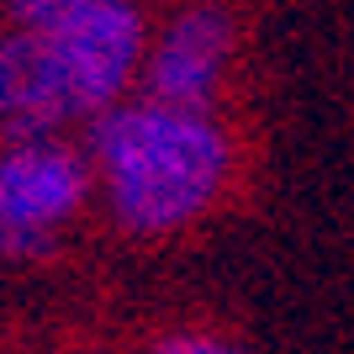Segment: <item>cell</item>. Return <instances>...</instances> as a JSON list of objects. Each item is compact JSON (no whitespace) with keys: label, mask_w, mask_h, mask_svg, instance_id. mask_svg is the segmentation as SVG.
I'll return each instance as SVG.
<instances>
[{"label":"cell","mask_w":354,"mask_h":354,"mask_svg":"<svg viewBox=\"0 0 354 354\" xmlns=\"http://www.w3.org/2000/svg\"><path fill=\"white\" fill-rule=\"evenodd\" d=\"M227 53H233V16L222 6H191L185 16L169 21V32L148 59V101L207 117L217 101Z\"/></svg>","instance_id":"277c9868"},{"label":"cell","mask_w":354,"mask_h":354,"mask_svg":"<svg viewBox=\"0 0 354 354\" xmlns=\"http://www.w3.org/2000/svg\"><path fill=\"white\" fill-rule=\"evenodd\" d=\"M85 6H95V0H11V11H16L21 27H53V21L85 11Z\"/></svg>","instance_id":"8992f818"},{"label":"cell","mask_w":354,"mask_h":354,"mask_svg":"<svg viewBox=\"0 0 354 354\" xmlns=\"http://www.w3.org/2000/svg\"><path fill=\"white\" fill-rule=\"evenodd\" d=\"M90 153L101 169L111 217L138 238L191 227L217 201L233 148L212 117L169 106H111L90 127Z\"/></svg>","instance_id":"6da1fadb"},{"label":"cell","mask_w":354,"mask_h":354,"mask_svg":"<svg viewBox=\"0 0 354 354\" xmlns=\"http://www.w3.org/2000/svg\"><path fill=\"white\" fill-rule=\"evenodd\" d=\"M148 354H243V349L217 339V333H164Z\"/></svg>","instance_id":"52a82bcc"},{"label":"cell","mask_w":354,"mask_h":354,"mask_svg":"<svg viewBox=\"0 0 354 354\" xmlns=\"http://www.w3.org/2000/svg\"><path fill=\"white\" fill-rule=\"evenodd\" d=\"M48 43L59 53V74L69 90L74 117H101L122 101V90L133 85L138 59H143V16L133 0L117 6H85V11L53 21Z\"/></svg>","instance_id":"3957f363"},{"label":"cell","mask_w":354,"mask_h":354,"mask_svg":"<svg viewBox=\"0 0 354 354\" xmlns=\"http://www.w3.org/2000/svg\"><path fill=\"white\" fill-rule=\"evenodd\" d=\"M69 90L59 53L43 27H21L0 37V133L6 143H43L59 122H69Z\"/></svg>","instance_id":"5b68a950"},{"label":"cell","mask_w":354,"mask_h":354,"mask_svg":"<svg viewBox=\"0 0 354 354\" xmlns=\"http://www.w3.org/2000/svg\"><path fill=\"white\" fill-rule=\"evenodd\" d=\"M90 201L85 153L59 138L11 143L0 153V254L48 259L59 249V227Z\"/></svg>","instance_id":"7a4b0ae2"}]
</instances>
